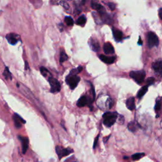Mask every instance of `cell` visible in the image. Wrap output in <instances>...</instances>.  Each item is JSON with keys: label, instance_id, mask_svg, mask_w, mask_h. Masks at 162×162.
<instances>
[{"label": "cell", "instance_id": "6da1fadb", "mask_svg": "<svg viewBox=\"0 0 162 162\" xmlns=\"http://www.w3.org/2000/svg\"><path fill=\"white\" fill-rule=\"evenodd\" d=\"M118 113L116 112H108L103 114V123L107 127H110L115 123L116 119L118 117Z\"/></svg>", "mask_w": 162, "mask_h": 162}, {"label": "cell", "instance_id": "7a4b0ae2", "mask_svg": "<svg viewBox=\"0 0 162 162\" xmlns=\"http://www.w3.org/2000/svg\"><path fill=\"white\" fill-rule=\"evenodd\" d=\"M129 75L138 84H141L145 79L146 73L144 70H134L131 72Z\"/></svg>", "mask_w": 162, "mask_h": 162}, {"label": "cell", "instance_id": "3957f363", "mask_svg": "<svg viewBox=\"0 0 162 162\" xmlns=\"http://www.w3.org/2000/svg\"><path fill=\"white\" fill-rule=\"evenodd\" d=\"M80 80V78L79 76L76 75L69 74L65 79V82L69 86L71 89H74L77 86Z\"/></svg>", "mask_w": 162, "mask_h": 162}, {"label": "cell", "instance_id": "277c9868", "mask_svg": "<svg viewBox=\"0 0 162 162\" xmlns=\"http://www.w3.org/2000/svg\"><path fill=\"white\" fill-rule=\"evenodd\" d=\"M49 84L51 86L50 91L52 93H58L61 90V85L59 83V81L51 76H50L48 79Z\"/></svg>", "mask_w": 162, "mask_h": 162}, {"label": "cell", "instance_id": "5b68a950", "mask_svg": "<svg viewBox=\"0 0 162 162\" xmlns=\"http://www.w3.org/2000/svg\"><path fill=\"white\" fill-rule=\"evenodd\" d=\"M148 44L149 48L157 47L159 44V39L155 32H149L148 34Z\"/></svg>", "mask_w": 162, "mask_h": 162}, {"label": "cell", "instance_id": "8992f818", "mask_svg": "<svg viewBox=\"0 0 162 162\" xmlns=\"http://www.w3.org/2000/svg\"><path fill=\"white\" fill-rule=\"evenodd\" d=\"M55 151L58 156L59 159H61L63 157L68 156V155L74 152L72 149L64 148L62 146H57L55 148Z\"/></svg>", "mask_w": 162, "mask_h": 162}, {"label": "cell", "instance_id": "52a82bcc", "mask_svg": "<svg viewBox=\"0 0 162 162\" xmlns=\"http://www.w3.org/2000/svg\"><path fill=\"white\" fill-rule=\"evenodd\" d=\"M8 42L12 45H15L18 42L20 41V36L19 34L15 33H10L6 35Z\"/></svg>", "mask_w": 162, "mask_h": 162}, {"label": "cell", "instance_id": "ba28073f", "mask_svg": "<svg viewBox=\"0 0 162 162\" xmlns=\"http://www.w3.org/2000/svg\"><path fill=\"white\" fill-rule=\"evenodd\" d=\"M152 67L159 75H162V61L161 58L155 61L152 64Z\"/></svg>", "mask_w": 162, "mask_h": 162}, {"label": "cell", "instance_id": "9c48e42d", "mask_svg": "<svg viewBox=\"0 0 162 162\" xmlns=\"http://www.w3.org/2000/svg\"><path fill=\"white\" fill-rule=\"evenodd\" d=\"M13 119L15 122V125L17 128H20L22 124L25 123V120H24L21 116L17 113H15L13 116Z\"/></svg>", "mask_w": 162, "mask_h": 162}, {"label": "cell", "instance_id": "30bf717a", "mask_svg": "<svg viewBox=\"0 0 162 162\" xmlns=\"http://www.w3.org/2000/svg\"><path fill=\"white\" fill-rule=\"evenodd\" d=\"M19 139H20L21 143H22V153L24 154H25V153L28 151V147H29V139L26 137L23 136H19Z\"/></svg>", "mask_w": 162, "mask_h": 162}, {"label": "cell", "instance_id": "8fae6325", "mask_svg": "<svg viewBox=\"0 0 162 162\" xmlns=\"http://www.w3.org/2000/svg\"><path fill=\"white\" fill-rule=\"evenodd\" d=\"M103 51L106 55H112L115 53V50L112 44L110 42H106L103 46Z\"/></svg>", "mask_w": 162, "mask_h": 162}, {"label": "cell", "instance_id": "7c38bea8", "mask_svg": "<svg viewBox=\"0 0 162 162\" xmlns=\"http://www.w3.org/2000/svg\"><path fill=\"white\" fill-rule=\"evenodd\" d=\"M99 58H100V59L102 61H103L106 64H113L115 60H116L115 57H108V56H105L103 55H100Z\"/></svg>", "mask_w": 162, "mask_h": 162}, {"label": "cell", "instance_id": "4fadbf2b", "mask_svg": "<svg viewBox=\"0 0 162 162\" xmlns=\"http://www.w3.org/2000/svg\"><path fill=\"white\" fill-rule=\"evenodd\" d=\"M112 32H113V38L116 41L119 42L122 39L123 33L122 31H120V30L116 29L115 28H112Z\"/></svg>", "mask_w": 162, "mask_h": 162}, {"label": "cell", "instance_id": "5bb4252c", "mask_svg": "<svg viewBox=\"0 0 162 162\" xmlns=\"http://www.w3.org/2000/svg\"><path fill=\"white\" fill-rule=\"evenodd\" d=\"M128 129L132 132H136L139 128H141V125L136 122H131L129 123L128 124Z\"/></svg>", "mask_w": 162, "mask_h": 162}, {"label": "cell", "instance_id": "9a60e30c", "mask_svg": "<svg viewBox=\"0 0 162 162\" xmlns=\"http://www.w3.org/2000/svg\"><path fill=\"white\" fill-rule=\"evenodd\" d=\"M100 15L101 17V20L103 21L104 23L108 24H111L112 22V19L110 17V16L107 13H106V12H102V13H100Z\"/></svg>", "mask_w": 162, "mask_h": 162}, {"label": "cell", "instance_id": "2e32d148", "mask_svg": "<svg viewBox=\"0 0 162 162\" xmlns=\"http://www.w3.org/2000/svg\"><path fill=\"white\" fill-rule=\"evenodd\" d=\"M126 106H127V108L129 110H134L135 109V100L134 98L133 97H130L129 98L127 101H126Z\"/></svg>", "mask_w": 162, "mask_h": 162}, {"label": "cell", "instance_id": "e0dca14e", "mask_svg": "<svg viewBox=\"0 0 162 162\" xmlns=\"http://www.w3.org/2000/svg\"><path fill=\"white\" fill-rule=\"evenodd\" d=\"M90 46H91V48L94 51H96V52L98 51L100 49V44H99L98 41L93 39H91V40H90Z\"/></svg>", "mask_w": 162, "mask_h": 162}, {"label": "cell", "instance_id": "ac0fdd59", "mask_svg": "<svg viewBox=\"0 0 162 162\" xmlns=\"http://www.w3.org/2000/svg\"><path fill=\"white\" fill-rule=\"evenodd\" d=\"M91 6L92 8L94 9V10H96L99 12V13L105 12V8L102 5H101L100 4L93 2H91Z\"/></svg>", "mask_w": 162, "mask_h": 162}, {"label": "cell", "instance_id": "d6986e66", "mask_svg": "<svg viewBox=\"0 0 162 162\" xmlns=\"http://www.w3.org/2000/svg\"><path fill=\"white\" fill-rule=\"evenodd\" d=\"M87 103H88L87 98L85 96H81L79 98V100L77 101V105L79 107H83L85 105H86V104H87Z\"/></svg>", "mask_w": 162, "mask_h": 162}, {"label": "cell", "instance_id": "ffe728a7", "mask_svg": "<svg viewBox=\"0 0 162 162\" xmlns=\"http://www.w3.org/2000/svg\"><path fill=\"white\" fill-rule=\"evenodd\" d=\"M148 90V86H145L144 87H142L138 93L137 96L138 98H141L144 95H145Z\"/></svg>", "mask_w": 162, "mask_h": 162}, {"label": "cell", "instance_id": "44dd1931", "mask_svg": "<svg viewBox=\"0 0 162 162\" xmlns=\"http://www.w3.org/2000/svg\"><path fill=\"white\" fill-rule=\"evenodd\" d=\"M86 18L84 15H81L76 21V24L79 25H84L86 24Z\"/></svg>", "mask_w": 162, "mask_h": 162}, {"label": "cell", "instance_id": "7402d4cb", "mask_svg": "<svg viewBox=\"0 0 162 162\" xmlns=\"http://www.w3.org/2000/svg\"><path fill=\"white\" fill-rule=\"evenodd\" d=\"M145 156V153H135L132 156V158L134 161L138 160L141 159L142 157Z\"/></svg>", "mask_w": 162, "mask_h": 162}, {"label": "cell", "instance_id": "603a6c76", "mask_svg": "<svg viewBox=\"0 0 162 162\" xmlns=\"http://www.w3.org/2000/svg\"><path fill=\"white\" fill-rule=\"evenodd\" d=\"M83 68L82 66H79L77 68H75V69H73L72 70H71L70 74H72V75H77L78 74H79L80 72H82Z\"/></svg>", "mask_w": 162, "mask_h": 162}, {"label": "cell", "instance_id": "cb8c5ba5", "mask_svg": "<svg viewBox=\"0 0 162 162\" xmlns=\"http://www.w3.org/2000/svg\"><path fill=\"white\" fill-rule=\"evenodd\" d=\"M3 75L5 76V77L6 78V79H10L12 80V74L9 70V68L8 67L5 68V72H3Z\"/></svg>", "mask_w": 162, "mask_h": 162}, {"label": "cell", "instance_id": "d4e9b609", "mask_svg": "<svg viewBox=\"0 0 162 162\" xmlns=\"http://www.w3.org/2000/svg\"><path fill=\"white\" fill-rule=\"evenodd\" d=\"M65 22L68 26H72L74 24L73 19L70 17H66L65 18Z\"/></svg>", "mask_w": 162, "mask_h": 162}, {"label": "cell", "instance_id": "484cf974", "mask_svg": "<svg viewBox=\"0 0 162 162\" xmlns=\"http://www.w3.org/2000/svg\"><path fill=\"white\" fill-rule=\"evenodd\" d=\"M68 56H67V55L65 52H64V51L61 52V53H60V63H63V62L67 61L68 60Z\"/></svg>", "mask_w": 162, "mask_h": 162}, {"label": "cell", "instance_id": "4316f807", "mask_svg": "<svg viewBox=\"0 0 162 162\" xmlns=\"http://www.w3.org/2000/svg\"><path fill=\"white\" fill-rule=\"evenodd\" d=\"M40 71H41V74L45 77H46L48 76V74H50L49 71L46 68H44L43 67H41L40 68Z\"/></svg>", "mask_w": 162, "mask_h": 162}, {"label": "cell", "instance_id": "83f0119b", "mask_svg": "<svg viewBox=\"0 0 162 162\" xmlns=\"http://www.w3.org/2000/svg\"><path fill=\"white\" fill-rule=\"evenodd\" d=\"M161 103L160 100H156V105L155 106V110L156 112H158L161 109Z\"/></svg>", "mask_w": 162, "mask_h": 162}, {"label": "cell", "instance_id": "f1b7e54d", "mask_svg": "<svg viewBox=\"0 0 162 162\" xmlns=\"http://www.w3.org/2000/svg\"><path fill=\"white\" fill-rule=\"evenodd\" d=\"M155 79L154 77H149L147 79V80H146V83H147V85L146 86H149V85H151L155 83Z\"/></svg>", "mask_w": 162, "mask_h": 162}, {"label": "cell", "instance_id": "f546056e", "mask_svg": "<svg viewBox=\"0 0 162 162\" xmlns=\"http://www.w3.org/2000/svg\"><path fill=\"white\" fill-rule=\"evenodd\" d=\"M60 4L64 7L65 10H68V9H69L70 6H69V5L66 2H64V1H61L60 2Z\"/></svg>", "mask_w": 162, "mask_h": 162}, {"label": "cell", "instance_id": "4dcf8cb0", "mask_svg": "<svg viewBox=\"0 0 162 162\" xmlns=\"http://www.w3.org/2000/svg\"><path fill=\"white\" fill-rule=\"evenodd\" d=\"M107 5H108V6L110 8V9L111 10H114L115 9V7H116L115 5L113 3H111V2L108 3Z\"/></svg>", "mask_w": 162, "mask_h": 162}, {"label": "cell", "instance_id": "1f68e13d", "mask_svg": "<svg viewBox=\"0 0 162 162\" xmlns=\"http://www.w3.org/2000/svg\"><path fill=\"white\" fill-rule=\"evenodd\" d=\"M98 139H99V135L97 136V138L95 139L94 142V146H93V148L94 149L96 148V146H97V144H98Z\"/></svg>", "mask_w": 162, "mask_h": 162}, {"label": "cell", "instance_id": "d6a6232c", "mask_svg": "<svg viewBox=\"0 0 162 162\" xmlns=\"http://www.w3.org/2000/svg\"><path fill=\"white\" fill-rule=\"evenodd\" d=\"M138 44L139 45H142V41L141 40V39L140 37L139 38V41H138Z\"/></svg>", "mask_w": 162, "mask_h": 162}, {"label": "cell", "instance_id": "836d02e7", "mask_svg": "<svg viewBox=\"0 0 162 162\" xmlns=\"http://www.w3.org/2000/svg\"><path fill=\"white\" fill-rule=\"evenodd\" d=\"M161 12H162V9L160 8L159 10V17L160 18V19H161Z\"/></svg>", "mask_w": 162, "mask_h": 162}, {"label": "cell", "instance_id": "e575fe53", "mask_svg": "<svg viewBox=\"0 0 162 162\" xmlns=\"http://www.w3.org/2000/svg\"><path fill=\"white\" fill-rule=\"evenodd\" d=\"M74 162H76V161H74Z\"/></svg>", "mask_w": 162, "mask_h": 162}]
</instances>
